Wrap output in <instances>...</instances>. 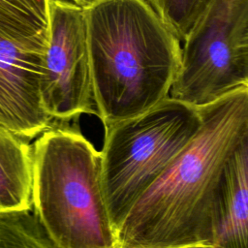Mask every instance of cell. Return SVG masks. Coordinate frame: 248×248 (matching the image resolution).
<instances>
[{
	"label": "cell",
	"mask_w": 248,
	"mask_h": 248,
	"mask_svg": "<svg viewBox=\"0 0 248 248\" xmlns=\"http://www.w3.org/2000/svg\"><path fill=\"white\" fill-rule=\"evenodd\" d=\"M198 108L197 133L134 203L117 232V248L213 243L223 171L248 125V84Z\"/></svg>",
	"instance_id": "obj_1"
},
{
	"label": "cell",
	"mask_w": 248,
	"mask_h": 248,
	"mask_svg": "<svg viewBox=\"0 0 248 248\" xmlns=\"http://www.w3.org/2000/svg\"><path fill=\"white\" fill-rule=\"evenodd\" d=\"M97 116L130 119L170 97L182 44L147 0H94L83 7Z\"/></svg>",
	"instance_id": "obj_2"
},
{
	"label": "cell",
	"mask_w": 248,
	"mask_h": 248,
	"mask_svg": "<svg viewBox=\"0 0 248 248\" xmlns=\"http://www.w3.org/2000/svg\"><path fill=\"white\" fill-rule=\"evenodd\" d=\"M66 124L52 120L32 145V211L60 248H117L101 152Z\"/></svg>",
	"instance_id": "obj_3"
},
{
	"label": "cell",
	"mask_w": 248,
	"mask_h": 248,
	"mask_svg": "<svg viewBox=\"0 0 248 248\" xmlns=\"http://www.w3.org/2000/svg\"><path fill=\"white\" fill-rule=\"evenodd\" d=\"M200 125L198 107L168 97L140 115L104 126L102 188L116 235L134 203L188 144Z\"/></svg>",
	"instance_id": "obj_4"
},
{
	"label": "cell",
	"mask_w": 248,
	"mask_h": 248,
	"mask_svg": "<svg viewBox=\"0 0 248 248\" xmlns=\"http://www.w3.org/2000/svg\"><path fill=\"white\" fill-rule=\"evenodd\" d=\"M248 20V0H211L182 43V61L170 97L200 107L244 83L235 45Z\"/></svg>",
	"instance_id": "obj_5"
},
{
	"label": "cell",
	"mask_w": 248,
	"mask_h": 248,
	"mask_svg": "<svg viewBox=\"0 0 248 248\" xmlns=\"http://www.w3.org/2000/svg\"><path fill=\"white\" fill-rule=\"evenodd\" d=\"M41 80V99L52 120L97 116L84 9L68 0H50L49 43Z\"/></svg>",
	"instance_id": "obj_6"
},
{
	"label": "cell",
	"mask_w": 248,
	"mask_h": 248,
	"mask_svg": "<svg viewBox=\"0 0 248 248\" xmlns=\"http://www.w3.org/2000/svg\"><path fill=\"white\" fill-rule=\"evenodd\" d=\"M44 54L0 37V126L29 140L51 125L41 99Z\"/></svg>",
	"instance_id": "obj_7"
},
{
	"label": "cell",
	"mask_w": 248,
	"mask_h": 248,
	"mask_svg": "<svg viewBox=\"0 0 248 248\" xmlns=\"http://www.w3.org/2000/svg\"><path fill=\"white\" fill-rule=\"evenodd\" d=\"M212 245L248 248V125L223 171Z\"/></svg>",
	"instance_id": "obj_8"
},
{
	"label": "cell",
	"mask_w": 248,
	"mask_h": 248,
	"mask_svg": "<svg viewBox=\"0 0 248 248\" xmlns=\"http://www.w3.org/2000/svg\"><path fill=\"white\" fill-rule=\"evenodd\" d=\"M32 210V146L0 126V214Z\"/></svg>",
	"instance_id": "obj_9"
},
{
	"label": "cell",
	"mask_w": 248,
	"mask_h": 248,
	"mask_svg": "<svg viewBox=\"0 0 248 248\" xmlns=\"http://www.w3.org/2000/svg\"><path fill=\"white\" fill-rule=\"evenodd\" d=\"M49 29L50 0H0V37L45 54Z\"/></svg>",
	"instance_id": "obj_10"
},
{
	"label": "cell",
	"mask_w": 248,
	"mask_h": 248,
	"mask_svg": "<svg viewBox=\"0 0 248 248\" xmlns=\"http://www.w3.org/2000/svg\"><path fill=\"white\" fill-rule=\"evenodd\" d=\"M0 248H60L32 210L0 214Z\"/></svg>",
	"instance_id": "obj_11"
},
{
	"label": "cell",
	"mask_w": 248,
	"mask_h": 248,
	"mask_svg": "<svg viewBox=\"0 0 248 248\" xmlns=\"http://www.w3.org/2000/svg\"><path fill=\"white\" fill-rule=\"evenodd\" d=\"M181 44L190 35L211 0H147Z\"/></svg>",
	"instance_id": "obj_12"
},
{
	"label": "cell",
	"mask_w": 248,
	"mask_h": 248,
	"mask_svg": "<svg viewBox=\"0 0 248 248\" xmlns=\"http://www.w3.org/2000/svg\"><path fill=\"white\" fill-rule=\"evenodd\" d=\"M234 54L236 68L245 81L248 76V20L236 42Z\"/></svg>",
	"instance_id": "obj_13"
},
{
	"label": "cell",
	"mask_w": 248,
	"mask_h": 248,
	"mask_svg": "<svg viewBox=\"0 0 248 248\" xmlns=\"http://www.w3.org/2000/svg\"><path fill=\"white\" fill-rule=\"evenodd\" d=\"M68 1H71L73 3H75L76 5L78 6H80V7H85L87 5H89L90 3H92L94 0H68Z\"/></svg>",
	"instance_id": "obj_14"
},
{
	"label": "cell",
	"mask_w": 248,
	"mask_h": 248,
	"mask_svg": "<svg viewBox=\"0 0 248 248\" xmlns=\"http://www.w3.org/2000/svg\"><path fill=\"white\" fill-rule=\"evenodd\" d=\"M177 248H214L212 244H196V245H189V246H182Z\"/></svg>",
	"instance_id": "obj_15"
},
{
	"label": "cell",
	"mask_w": 248,
	"mask_h": 248,
	"mask_svg": "<svg viewBox=\"0 0 248 248\" xmlns=\"http://www.w3.org/2000/svg\"><path fill=\"white\" fill-rule=\"evenodd\" d=\"M245 82L248 84V76H247V78H246V79H245Z\"/></svg>",
	"instance_id": "obj_16"
}]
</instances>
